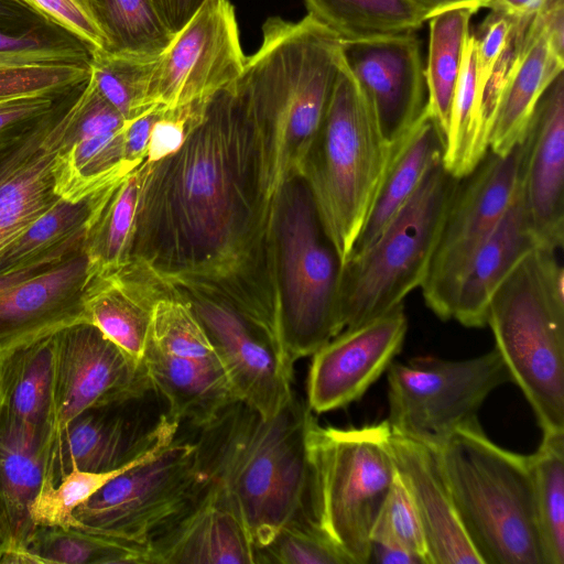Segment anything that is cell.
<instances>
[{
	"label": "cell",
	"mask_w": 564,
	"mask_h": 564,
	"mask_svg": "<svg viewBox=\"0 0 564 564\" xmlns=\"http://www.w3.org/2000/svg\"><path fill=\"white\" fill-rule=\"evenodd\" d=\"M513 24V18L491 11L474 34L476 50L477 79L480 93L491 70L503 51ZM481 101V100H480Z\"/></svg>",
	"instance_id": "obj_46"
},
{
	"label": "cell",
	"mask_w": 564,
	"mask_h": 564,
	"mask_svg": "<svg viewBox=\"0 0 564 564\" xmlns=\"http://www.w3.org/2000/svg\"><path fill=\"white\" fill-rule=\"evenodd\" d=\"M314 419L294 394L272 417L237 401L199 429L198 469L228 496L256 550L286 523L312 518L306 435Z\"/></svg>",
	"instance_id": "obj_3"
},
{
	"label": "cell",
	"mask_w": 564,
	"mask_h": 564,
	"mask_svg": "<svg viewBox=\"0 0 564 564\" xmlns=\"http://www.w3.org/2000/svg\"><path fill=\"white\" fill-rule=\"evenodd\" d=\"M52 336L0 357V409L50 444L54 423Z\"/></svg>",
	"instance_id": "obj_30"
},
{
	"label": "cell",
	"mask_w": 564,
	"mask_h": 564,
	"mask_svg": "<svg viewBox=\"0 0 564 564\" xmlns=\"http://www.w3.org/2000/svg\"><path fill=\"white\" fill-rule=\"evenodd\" d=\"M438 452L481 564H545L530 455L498 446L478 421L452 433Z\"/></svg>",
	"instance_id": "obj_4"
},
{
	"label": "cell",
	"mask_w": 564,
	"mask_h": 564,
	"mask_svg": "<svg viewBox=\"0 0 564 564\" xmlns=\"http://www.w3.org/2000/svg\"><path fill=\"white\" fill-rule=\"evenodd\" d=\"M307 15L345 42L415 33L426 21L410 0H304Z\"/></svg>",
	"instance_id": "obj_33"
},
{
	"label": "cell",
	"mask_w": 564,
	"mask_h": 564,
	"mask_svg": "<svg viewBox=\"0 0 564 564\" xmlns=\"http://www.w3.org/2000/svg\"><path fill=\"white\" fill-rule=\"evenodd\" d=\"M162 109V105H154L127 121L124 128L126 161L140 164L145 160L150 133Z\"/></svg>",
	"instance_id": "obj_49"
},
{
	"label": "cell",
	"mask_w": 564,
	"mask_h": 564,
	"mask_svg": "<svg viewBox=\"0 0 564 564\" xmlns=\"http://www.w3.org/2000/svg\"><path fill=\"white\" fill-rule=\"evenodd\" d=\"M371 542L403 547L430 564L419 513L398 474L373 525Z\"/></svg>",
	"instance_id": "obj_44"
},
{
	"label": "cell",
	"mask_w": 564,
	"mask_h": 564,
	"mask_svg": "<svg viewBox=\"0 0 564 564\" xmlns=\"http://www.w3.org/2000/svg\"><path fill=\"white\" fill-rule=\"evenodd\" d=\"M530 457L545 564H564V433L543 434Z\"/></svg>",
	"instance_id": "obj_37"
},
{
	"label": "cell",
	"mask_w": 564,
	"mask_h": 564,
	"mask_svg": "<svg viewBox=\"0 0 564 564\" xmlns=\"http://www.w3.org/2000/svg\"><path fill=\"white\" fill-rule=\"evenodd\" d=\"M388 443L419 513L430 564H481L458 517L438 447L391 430Z\"/></svg>",
	"instance_id": "obj_22"
},
{
	"label": "cell",
	"mask_w": 564,
	"mask_h": 564,
	"mask_svg": "<svg viewBox=\"0 0 564 564\" xmlns=\"http://www.w3.org/2000/svg\"><path fill=\"white\" fill-rule=\"evenodd\" d=\"M117 182L80 200H59L0 256V274L54 264L83 250Z\"/></svg>",
	"instance_id": "obj_29"
},
{
	"label": "cell",
	"mask_w": 564,
	"mask_h": 564,
	"mask_svg": "<svg viewBox=\"0 0 564 564\" xmlns=\"http://www.w3.org/2000/svg\"><path fill=\"white\" fill-rule=\"evenodd\" d=\"M384 141L397 150L429 112L425 66L415 33L343 43Z\"/></svg>",
	"instance_id": "obj_18"
},
{
	"label": "cell",
	"mask_w": 564,
	"mask_h": 564,
	"mask_svg": "<svg viewBox=\"0 0 564 564\" xmlns=\"http://www.w3.org/2000/svg\"><path fill=\"white\" fill-rule=\"evenodd\" d=\"M343 62V42L310 15L267 19L260 47L246 57L234 85L252 129L267 220L282 187L303 175Z\"/></svg>",
	"instance_id": "obj_2"
},
{
	"label": "cell",
	"mask_w": 564,
	"mask_h": 564,
	"mask_svg": "<svg viewBox=\"0 0 564 564\" xmlns=\"http://www.w3.org/2000/svg\"><path fill=\"white\" fill-rule=\"evenodd\" d=\"M170 288L145 265L131 260L94 280L85 304L87 323L142 362L154 304Z\"/></svg>",
	"instance_id": "obj_25"
},
{
	"label": "cell",
	"mask_w": 564,
	"mask_h": 564,
	"mask_svg": "<svg viewBox=\"0 0 564 564\" xmlns=\"http://www.w3.org/2000/svg\"><path fill=\"white\" fill-rule=\"evenodd\" d=\"M82 88L0 143V256L63 199L59 155L69 142Z\"/></svg>",
	"instance_id": "obj_13"
},
{
	"label": "cell",
	"mask_w": 564,
	"mask_h": 564,
	"mask_svg": "<svg viewBox=\"0 0 564 564\" xmlns=\"http://www.w3.org/2000/svg\"><path fill=\"white\" fill-rule=\"evenodd\" d=\"M142 364L152 391L164 399L167 416L180 425L199 430L238 401L219 359L181 358L147 345Z\"/></svg>",
	"instance_id": "obj_27"
},
{
	"label": "cell",
	"mask_w": 564,
	"mask_h": 564,
	"mask_svg": "<svg viewBox=\"0 0 564 564\" xmlns=\"http://www.w3.org/2000/svg\"><path fill=\"white\" fill-rule=\"evenodd\" d=\"M368 563L425 564L419 555L409 550L380 542L370 543Z\"/></svg>",
	"instance_id": "obj_51"
},
{
	"label": "cell",
	"mask_w": 564,
	"mask_h": 564,
	"mask_svg": "<svg viewBox=\"0 0 564 564\" xmlns=\"http://www.w3.org/2000/svg\"><path fill=\"white\" fill-rule=\"evenodd\" d=\"M444 149L445 134L429 110L397 149L349 257L364 251L378 238L413 195L427 169L443 159Z\"/></svg>",
	"instance_id": "obj_31"
},
{
	"label": "cell",
	"mask_w": 564,
	"mask_h": 564,
	"mask_svg": "<svg viewBox=\"0 0 564 564\" xmlns=\"http://www.w3.org/2000/svg\"><path fill=\"white\" fill-rule=\"evenodd\" d=\"M206 0H150L154 10L174 35L198 11Z\"/></svg>",
	"instance_id": "obj_50"
},
{
	"label": "cell",
	"mask_w": 564,
	"mask_h": 564,
	"mask_svg": "<svg viewBox=\"0 0 564 564\" xmlns=\"http://www.w3.org/2000/svg\"><path fill=\"white\" fill-rule=\"evenodd\" d=\"M148 345L171 356L218 359L200 321L183 293L171 286L154 304Z\"/></svg>",
	"instance_id": "obj_40"
},
{
	"label": "cell",
	"mask_w": 564,
	"mask_h": 564,
	"mask_svg": "<svg viewBox=\"0 0 564 564\" xmlns=\"http://www.w3.org/2000/svg\"><path fill=\"white\" fill-rule=\"evenodd\" d=\"M522 142L506 154L488 150L465 177L447 209L426 279L421 285L427 307L452 319L463 274L511 203L521 182Z\"/></svg>",
	"instance_id": "obj_12"
},
{
	"label": "cell",
	"mask_w": 564,
	"mask_h": 564,
	"mask_svg": "<svg viewBox=\"0 0 564 564\" xmlns=\"http://www.w3.org/2000/svg\"><path fill=\"white\" fill-rule=\"evenodd\" d=\"M51 444L0 409V543L25 547L36 525L30 507L48 481Z\"/></svg>",
	"instance_id": "obj_26"
},
{
	"label": "cell",
	"mask_w": 564,
	"mask_h": 564,
	"mask_svg": "<svg viewBox=\"0 0 564 564\" xmlns=\"http://www.w3.org/2000/svg\"><path fill=\"white\" fill-rule=\"evenodd\" d=\"M234 84L195 104L174 154L143 161L130 260L171 286L216 293L253 316L269 295L253 273H273L272 230Z\"/></svg>",
	"instance_id": "obj_1"
},
{
	"label": "cell",
	"mask_w": 564,
	"mask_h": 564,
	"mask_svg": "<svg viewBox=\"0 0 564 564\" xmlns=\"http://www.w3.org/2000/svg\"><path fill=\"white\" fill-rule=\"evenodd\" d=\"M97 276L85 248L54 264L0 274V357L87 323L86 297Z\"/></svg>",
	"instance_id": "obj_17"
},
{
	"label": "cell",
	"mask_w": 564,
	"mask_h": 564,
	"mask_svg": "<svg viewBox=\"0 0 564 564\" xmlns=\"http://www.w3.org/2000/svg\"><path fill=\"white\" fill-rule=\"evenodd\" d=\"M143 162L118 181L96 216L85 251L98 276L130 262Z\"/></svg>",
	"instance_id": "obj_35"
},
{
	"label": "cell",
	"mask_w": 564,
	"mask_h": 564,
	"mask_svg": "<svg viewBox=\"0 0 564 564\" xmlns=\"http://www.w3.org/2000/svg\"><path fill=\"white\" fill-rule=\"evenodd\" d=\"M408 329L403 304L345 328L312 356L306 403L323 413L360 399L400 351Z\"/></svg>",
	"instance_id": "obj_19"
},
{
	"label": "cell",
	"mask_w": 564,
	"mask_h": 564,
	"mask_svg": "<svg viewBox=\"0 0 564 564\" xmlns=\"http://www.w3.org/2000/svg\"><path fill=\"white\" fill-rule=\"evenodd\" d=\"M424 14L426 21L433 15L456 8H468L478 11L486 8L489 0H410Z\"/></svg>",
	"instance_id": "obj_52"
},
{
	"label": "cell",
	"mask_w": 564,
	"mask_h": 564,
	"mask_svg": "<svg viewBox=\"0 0 564 564\" xmlns=\"http://www.w3.org/2000/svg\"><path fill=\"white\" fill-rule=\"evenodd\" d=\"M205 480V479H204ZM148 564H256V546L228 496L213 482L147 545Z\"/></svg>",
	"instance_id": "obj_23"
},
{
	"label": "cell",
	"mask_w": 564,
	"mask_h": 564,
	"mask_svg": "<svg viewBox=\"0 0 564 564\" xmlns=\"http://www.w3.org/2000/svg\"><path fill=\"white\" fill-rule=\"evenodd\" d=\"M90 67L40 64L0 67V100L28 96H62L85 84Z\"/></svg>",
	"instance_id": "obj_43"
},
{
	"label": "cell",
	"mask_w": 564,
	"mask_h": 564,
	"mask_svg": "<svg viewBox=\"0 0 564 564\" xmlns=\"http://www.w3.org/2000/svg\"><path fill=\"white\" fill-rule=\"evenodd\" d=\"M195 104L173 109L163 106L150 133L145 154L147 162L161 161L174 154L182 147Z\"/></svg>",
	"instance_id": "obj_47"
},
{
	"label": "cell",
	"mask_w": 564,
	"mask_h": 564,
	"mask_svg": "<svg viewBox=\"0 0 564 564\" xmlns=\"http://www.w3.org/2000/svg\"><path fill=\"white\" fill-rule=\"evenodd\" d=\"M256 564H350L312 518L295 519L256 550Z\"/></svg>",
	"instance_id": "obj_42"
},
{
	"label": "cell",
	"mask_w": 564,
	"mask_h": 564,
	"mask_svg": "<svg viewBox=\"0 0 564 564\" xmlns=\"http://www.w3.org/2000/svg\"><path fill=\"white\" fill-rule=\"evenodd\" d=\"M546 0H489L486 8L511 18L534 15Z\"/></svg>",
	"instance_id": "obj_53"
},
{
	"label": "cell",
	"mask_w": 564,
	"mask_h": 564,
	"mask_svg": "<svg viewBox=\"0 0 564 564\" xmlns=\"http://www.w3.org/2000/svg\"><path fill=\"white\" fill-rule=\"evenodd\" d=\"M476 11L456 8L433 15L425 66L427 106L446 135L455 87L459 77L469 23Z\"/></svg>",
	"instance_id": "obj_34"
},
{
	"label": "cell",
	"mask_w": 564,
	"mask_h": 564,
	"mask_svg": "<svg viewBox=\"0 0 564 564\" xmlns=\"http://www.w3.org/2000/svg\"><path fill=\"white\" fill-rule=\"evenodd\" d=\"M458 181L444 167L443 159L435 161L378 238L344 262L341 330L388 313L421 288Z\"/></svg>",
	"instance_id": "obj_8"
},
{
	"label": "cell",
	"mask_w": 564,
	"mask_h": 564,
	"mask_svg": "<svg viewBox=\"0 0 564 564\" xmlns=\"http://www.w3.org/2000/svg\"><path fill=\"white\" fill-rule=\"evenodd\" d=\"M171 443L158 445L127 465L110 471L94 473L72 467L56 486L47 481L42 486L30 507L32 521L36 527L77 528L74 510L80 503L90 498L110 479L159 453Z\"/></svg>",
	"instance_id": "obj_41"
},
{
	"label": "cell",
	"mask_w": 564,
	"mask_h": 564,
	"mask_svg": "<svg viewBox=\"0 0 564 564\" xmlns=\"http://www.w3.org/2000/svg\"><path fill=\"white\" fill-rule=\"evenodd\" d=\"M94 50H105V37L86 0H24Z\"/></svg>",
	"instance_id": "obj_45"
},
{
	"label": "cell",
	"mask_w": 564,
	"mask_h": 564,
	"mask_svg": "<svg viewBox=\"0 0 564 564\" xmlns=\"http://www.w3.org/2000/svg\"><path fill=\"white\" fill-rule=\"evenodd\" d=\"M395 152L381 135L358 84L343 62L302 175L343 264Z\"/></svg>",
	"instance_id": "obj_6"
},
{
	"label": "cell",
	"mask_w": 564,
	"mask_h": 564,
	"mask_svg": "<svg viewBox=\"0 0 564 564\" xmlns=\"http://www.w3.org/2000/svg\"><path fill=\"white\" fill-rule=\"evenodd\" d=\"M387 421L322 426L306 435L313 520L350 564H368L371 533L397 476Z\"/></svg>",
	"instance_id": "obj_7"
},
{
	"label": "cell",
	"mask_w": 564,
	"mask_h": 564,
	"mask_svg": "<svg viewBox=\"0 0 564 564\" xmlns=\"http://www.w3.org/2000/svg\"><path fill=\"white\" fill-rule=\"evenodd\" d=\"M52 338L54 423L51 448L79 414L138 401L152 391L143 364L94 325L76 324Z\"/></svg>",
	"instance_id": "obj_15"
},
{
	"label": "cell",
	"mask_w": 564,
	"mask_h": 564,
	"mask_svg": "<svg viewBox=\"0 0 564 564\" xmlns=\"http://www.w3.org/2000/svg\"><path fill=\"white\" fill-rule=\"evenodd\" d=\"M62 96H28L1 99L0 139L10 130L48 112Z\"/></svg>",
	"instance_id": "obj_48"
},
{
	"label": "cell",
	"mask_w": 564,
	"mask_h": 564,
	"mask_svg": "<svg viewBox=\"0 0 564 564\" xmlns=\"http://www.w3.org/2000/svg\"><path fill=\"white\" fill-rule=\"evenodd\" d=\"M94 48L24 0H0V67L88 65Z\"/></svg>",
	"instance_id": "obj_32"
},
{
	"label": "cell",
	"mask_w": 564,
	"mask_h": 564,
	"mask_svg": "<svg viewBox=\"0 0 564 564\" xmlns=\"http://www.w3.org/2000/svg\"><path fill=\"white\" fill-rule=\"evenodd\" d=\"M205 487L195 442L176 438L110 479L74 510L77 528L147 546Z\"/></svg>",
	"instance_id": "obj_11"
},
{
	"label": "cell",
	"mask_w": 564,
	"mask_h": 564,
	"mask_svg": "<svg viewBox=\"0 0 564 564\" xmlns=\"http://www.w3.org/2000/svg\"><path fill=\"white\" fill-rule=\"evenodd\" d=\"M525 208L540 246L564 242V74L540 97L522 141Z\"/></svg>",
	"instance_id": "obj_20"
},
{
	"label": "cell",
	"mask_w": 564,
	"mask_h": 564,
	"mask_svg": "<svg viewBox=\"0 0 564 564\" xmlns=\"http://www.w3.org/2000/svg\"><path fill=\"white\" fill-rule=\"evenodd\" d=\"M243 55L229 0H206L156 57L150 102L180 108L199 102L232 85Z\"/></svg>",
	"instance_id": "obj_14"
},
{
	"label": "cell",
	"mask_w": 564,
	"mask_h": 564,
	"mask_svg": "<svg viewBox=\"0 0 564 564\" xmlns=\"http://www.w3.org/2000/svg\"><path fill=\"white\" fill-rule=\"evenodd\" d=\"M538 247L492 294L487 323L543 434L564 433V269Z\"/></svg>",
	"instance_id": "obj_5"
},
{
	"label": "cell",
	"mask_w": 564,
	"mask_h": 564,
	"mask_svg": "<svg viewBox=\"0 0 564 564\" xmlns=\"http://www.w3.org/2000/svg\"><path fill=\"white\" fill-rule=\"evenodd\" d=\"M29 550L41 564H148L147 546L74 527H37Z\"/></svg>",
	"instance_id": "obj_38"
},
{
	"label": "cell",
	"mask_w": 564,
	"mask_h": 564,
	"mask_svg": "<svg viewBox=\"0 0 564 564\" xmlns=\"http://www.w3.org/2000/svg\"><path fill=\"white\" fill-rule=\"evenodd\" d=\"M155 59L94 50L90 79L97 91L130 120L154 106L150 102V88Z\"/></svg>",
	"instance_id": "obj_39"
},
{
	"label": "cell",
	"mask_w": 564,
	"mask_h": 564,
	"mask_svg": "<svg viewBox=\"0 0 564 564\" xmlns=\"http://www.w3.org/2000/svg\"><path fill=\"white\" fill-rule=\"evenodd\" d=\"M105 37L104 51L156 58L173 35L150 0H86Z\"/></svg>",
	"instance_id": "obj_36"
},
{
	"label": "cell",
	"mask_w": 564,
	"mask_h": 564,
	"mask_svg": "<svg viewBox=\"0 0 564 564\" xmlns=\"http://www.w3.org/2000/svg\"><path fill=\"white\" fill-rule=\"evenodd\" d=\"M272 232L280 290L281 333L290 368L341 332L343 261L325 234L302 177L281 189Z\"/></svg>",
	"instance_id": "obj_9"
},
{
	"label": "cell",
	"mask_w": 564,
	"mask_h": 564,
	"mask_svg": "<svg viewBox=\"0 0 564 564\" xmlns=\"http://www.w3.org/2000/svg\"><path fill=\"white\" fill-rule=\"evenodd\" d=\"M178 290L204 326L238 401L264 417L278 414L295 393L293 369L275 344L218 294L198 289Z\"/></svg>",
	"instance_id": "obj_16"
},
{
	"label": "cell",
	"mask_w": 564,
	"mask_h": 564,
	"mask_svg": "<svg viewBox=\"0 0 564 564\" xmlns=\"http://www.w3.org/2000/svg\"><path fill=\"white\" fill-rule=\"evenodd\" d=\"M564 68V57L552 48L534 14L523 52L509 72L492 113L488 150L506 154L524 139L540 97Z\"/></svg>",
	"instance_id": "obj_28"
},
{
	"label": "cell",
	"mask_w": 564,
	"mask_h": 564,
	"mask_svg": "<svg viewBox=\"0 0 564 564\" xmlns=\"http://www.w3.org/2000/svg\"><path fill=\"white\" fill-rule=\"evenodd\" d=\"M390 430L440 447L456 430L478 421L481 404L511 381L496 348L478 357H416L388 367Z\"/></svg>",
	"instance_id": "obj_10"
},
{
	"label": "cell",
	"mask_w": 564,
	"mask_h": 564,
	"mask_svg": "<svg viewBox=\"0 0 564 564\" xmlns=\"http://www.w3.org/2000/svg\"><path fill=\"white\" fill-rule=\"evenodd\" d=\"M118 405L88 410L61 432L50 455L48 481L53 486L72 467L94 473L115 470L176 438L181 425L166 413L143 429L139 420L117 412Z\"/></svg>",
	"instance_id": "obj_21"
},
{
	"label": "cell",
	"mask_w": 564,
	"mask_h": 564,
	"mask_svg": "<svg viewBox=\"0 0 564 564\" xmlns=\"http://www.w3.org/2000/svg\"><path fill=\"white\" fill-rule=\"evenodd\" d=\"M538 247L541 246L531 227L520 182L507 210L463 274L452 319L466 327L485 326L492 294L512 269Z\"/></svg>",
	"instance_id": "obj_24"
}]
</instances>
